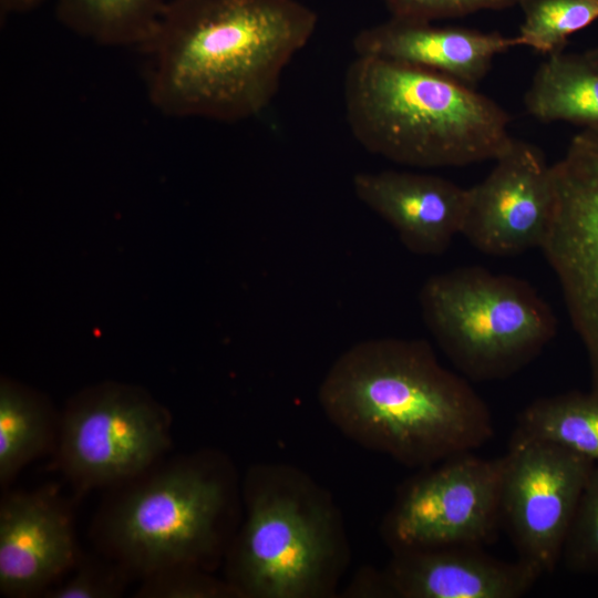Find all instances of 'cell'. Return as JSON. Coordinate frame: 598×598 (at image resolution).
Segmentation results:
<instances>
[{
	"label": "cell",
	"instance_id": "obj_1",
	"mask_svg": "<svg viewBox=\"0 0 598 598\" xmlns=\"http://www.w3.org/2000/svg\"><path fill=\"white\" fill-rule=\"evenodd\" d=\"M318 22L300 0H167L138 48L150 103L171 117H255Z\"/></svg>",
	"mask_w": 598,
	"mask_h": 598
},
{
	"label": "cell",
	"instance_id": "obj_12",
	"mask_svg": "<svg viewBox=\"0 0 598 598\" xmlns=\"http://www.w3.org/2000/svg\"><path fill=\"white\" fill-rule=\"evenodd\" d=\"M81 558L69 506L56 487L6 492L0 502V592L42 596Z\"/></svg>",
	"mask_w": 598,
	"mask_h": 598
},
{
	"label": "cell",
	"instance_id": "obj_17",
	"mask_svg": "<svg viewBox=\"0 0 598 598\" xmlns=\"http://www.w3.org/2000/svg\"><path fill=\"white\" fill-rule=\"evenodd\" d=\"M60 416L37 392L12 380L0 382V484L14 480L30 462L54 451Z\"/></svg>",
	"mask_w": 598,
	"mask_h": 598
},
{
	"label": "cell",
	"instance_id": "obj_2",
	"mask_svg": "<svg viewBox=\"0 0 598 598\" xmlns=\"http://www.w3.org/2000/svg\"><path fill=\"white\" fill-rule=\"evenodd\" d=\"M319 401L344 434L410 466L473 452L494 435L486 402L423 339L353 344L324 375Z\"/></svg>",
	"mask_w": 598,
	"mask_h": 598
},
{
	"label": "cell",
	"instance_id": "obj_3",
	"mask_svg": "<svg viewBox=\"0 0 598 598\" xmlns=\"http://www.w3.org/2000/svg\"><path fill=\"white\" fill-rule=\"evenodd\" d=\"M350 132L368 152L419 167L494 161L507 146L508 113L491 97L444 74L359 56L343 79Z\"/></svg>",
	"mask_w": 598,
	"mask_h": 598
},
{
	"label": "cell",
	"instance_id": "obj_8",
	"mask_svg": "<svg viewBox=\"0 0 598 598\" xmlns=\"http://www.w3.org/2000/svg\"><path fill=\"white\" fill-rule=\"evenodd\" d=\"M504 458L462 453L404 484L383 523L393 551L493 543L502 527Z\"/></svg>",
	"mask_w": 598,
	"mask_h": 598
},
{
	"label": "cell",
	"instance_id": "obj_22",
	"mask_svg": "<svg viewBox=\"0 0 598 598\" xmlns=\"http://www.w3.org/2000/svg\"><path fill=\"white\" fill-rule=\"evenodd\" d=\"M190 564L171 565L144 577L135 592L138 598H203L237 596L228 582H220Z\"/></svg>",
	"mask_w": 598,
	"mask_h": 598
},
{
	"label": "cell",
	"instance_id": "obj_7",
	"mask_svg": "<svg viewBox=\"0 0 598 598\" xmlns=\"http://www.w3.org/2000/svg\"><path fill=\"white\" fill-rule=\"evenodd\" d=\"M172 444V416L145 390L87 388L60 416L55 464L82 492L122 485L152 468Z\"/></svg>",
	"mask_w": 598,
	"mask_h": 598
},
{
	"label": "cell",
	"instance_id": "obj_20",
	"mask_svg": "<svg viewBox=\"0 0 598 598\" xmlns=\"http://www.w3.org/2000/svg\"><path fill=\"white\" fill-rule=\"evenodd\" d=\"M523 22L518 45L551 55L565 51L568 39L598 20V0H519Z\"/></svg>",
	"mask_w": 598,
	"mask_h": 598
},
{
	"label": "cell",
	"instance_id": "obj_9",
	"mask_svg": "<svg viewBox=\"0 0 598 598\" xmlns=\"http://www.w3.org/2000/svg\"><path fill=\"white\" fill-rule=\"evenodd\" d=\"M555 208L540 247L587 354L598 395V130L582 128L551 164Z\"/></svg>",
	"mask_w": 598,
	"mask_h": 598
},
{
	"label": "cell",
	"instance_id": "obj_6",
	"mask_svg": "<svg viewBox=\"0 0 598 598\" xmlns=\"http://www.w3.org/2000/svg\"><path fill=\"white\" fill-rule=\"evenodd\" d=\"M246 522L231 548L228 584L237 596L323 594L339 542L331 511L298 487L251 480Z\"/></svg>",
	"mask_w": 598,
	"mask_h": 598
},
{
	"label": "cell",
	"instance_id": "obj_13",
	"mask_svg": "<svg viewBox=\"0 0 598 598\" xmlns=\"http://www.w3.org/2000/svg\"><path fill=\"white\" fill-rule=\"evenodd\" d=\"M352 188L414 255L440 256L461 234L468 188L450 179L395 169L359 172L352 177Z\"/></svg>",
	"mask_w": 598,
	"mask_h": 598
},
{
	"label": "cell",
	"instance_id": "obj_16",
	"mask_svg": "<svg viewBox=\"0 0 598 598\" xmlns=\"http://www.w3.org/2000/svg\"><path fill=\"white\" fill-rule=\"evenodd\" d=\"M524 105L540 122L598 130V64L585 52L548 55L534 73Z\"/></svg>",
	"mask_w": 598,
	"mask_h": 598
},
{
	"label": "cell",
	"instance_id": "obj_18",
	"mask_svg": "<svg viewBox=\"0 0 598 598\" xmlns=\"http://www.w3.org/2000/svg\"><path fill=\"white\" fill-rule=\"evenodd\" d=\"M549 442L598 463V395L588 392L538 398L518 414L509 443Z\"/></svg>",
	"mask_w": 598,
	"mask_h": 598
},
{
	"label": "cell",
	"instance_id": "obj_19",
	"mask_svg": "<svg viewBox=\"0 0 598 598\" xmlns=\"http://www.w3.org/2000/svg\"><path fill=\"white\" fill-rule=\"evenodd\" d=\"M167 0H55L58 21L105 47L140 48L154 31Z\"/></svg>",
	"mask_w": 598,
	"mask_h": 598
},
{
	"label": "cell",
	"instance_id": "obj_14",
	"mask_svg": "<svg viewBox=\"0 0 598 598\" xmlns=\"http://www.w3.org/2000/svg\"><path fill=\"white\" fill-rule=\"evenodd\" d=\"M393 553L382 574L389 597L519 598L539 578L519 559L499 560L477 546Z\"/></svg>",
	"mask_w": 598,
	"mask_h": 598
},
{
	"label": "cell",
	"instance_id": "obj_21",
	"mask_svg": "<svg viewBox=\"0 0 598 598\" xmlns=\"http://www.w3.org/2000/svg\"><path fill=\"white\" fill-rule=\"evenodd\" d=\"M573 574H598V463L580 494L560 557Z\"/></svg>",
	"mask_w": 598,
	"mask_h": 598
},
{
	"label": "cell",
	"instance_id": "obj_24",
	"mask_svg": "<svg viewBox=\"0 0 598 598\" xmlns=\"http://www.w3.org/2000/svg\"><path fill=\"white\" fill-rule=\"evenodd\" d=\"M519 0H384L390 17L434 22L481 11H502Z\"/></svg>",
	"mask_w": 598,
	"mask_h": 598
},
{
	"label": "cell",
	"instance_id": "obj_23",
	"mask_svg": "<svg viewBox=\"0 0 598 598\" xmlns=\"http://www.w3.org/2000/svg\"><path fill=\"white\" fill-rule=\"evenodd\" d=\"M64 581L52 586L42 596L45 598H117L124 592L132 578L118 563L105 557H81Z\"/></svg>",
	"mask_w": 598,
	"mask_h": 598
},
{
	"label": "cell",
	"instance_id": "obj_25",
	"mask_svg": "<svg viewBox=\"0 0 598 598\" xmlns=\"http://www.w3.org/2000/svg\"><path fill=\"white\" fill-rule=\"evenodd\" d=\"M47 0H0L1 21L11 14L31 12L43 4Z\"/></svg>",
	"mask_w": 598,
	"mask_h": 598
},
{
	"label": "cell",
	"instance_id": "obj_11",
	"mask_svg": "<svg viewBox=\"0 0 598 598\" xmlns=\"http://www.w3.org/2000/svg\"><path fill=\"white\" fill-rule=\"evenodd\" d=\"M478 184L468 188L461 235L481 252L508 257L542 247L553 220V166L543 151L512 136Z\"/></svg>",
	"mask_w": 598,
	"mask_h": 598
},
{
	"label": "cell",
	"instance_id": "obj_15",
	"mask_svg": "<svg viewBox=\"0 0 598 598\" xmlns=\"http://www.w3.org/2000/svg\"><path fill=\"white\" fill-rule=\"evenodd\" d=\"M516 38L463 27L390 17L353 37L355 55L431 70L475 87L497 54L517 47Z\"/></svg>",
	"mask_w": 598,
	"mask_h": 598
},
{
	"label": "cell",
	"instance_id": "obj_4",
	"mask_svg": "<svg viewBox=\"0 0 598 598\" xmlns=\"http://www.w3.org/2000/svg\"><path fill=\"white\" fill-rule=\"evenodd\" d=\"M118 486L93 532L104 556L131 577L177 564L202 567L217 548L228 488L209 461L178 457Z\"/></svg>",
	"mask_w": 598,
	"mask_h": 598
},
{
	"label": "cell",
	"instance_id": "obj_10",
	"mask_svg": "<svg viewBox=\"0 0 598 598\" xmlns=\"http://www.w3.org/2000/svg\"><path fill=\"white\" fill-rule=\"evenodd\" d=\"M503 458L502 527L517 559L538 577L553 573L595 462L543 441L509 443Z\"/></svg>",
	"mask_w": 598,
	"mask_h": 598
},
{
	"label": "cell",
	"instance_id": "obj_5",
	"mask_svg": "<svg viewBox=\"0 0 598 598\" xmlns=\"http://www.w3.org/2000/svg\"><path fill=\"white\" fill-rule=\"evenodd\" d=\"M419 302L441 350L473 381L512 377L557 333L551 307L529 282L480 266L432 275L421 287Z\"/></svg>",
	"mask_w": 598,
	"mask_h": 598
}]
</instances>
